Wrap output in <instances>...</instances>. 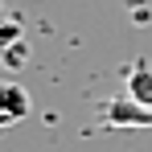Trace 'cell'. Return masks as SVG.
Wrapping results in <instances>:
<instances>
[{
  "label": "cell",
  "instance_id": "3",
  "mask_svg": "<svg viewBox=\"0 0 152 152\" xmlns=\"http://www.w3.org/2000/svg\"><path fill=\"white\" fill-rule=\"evenodd\" d=\"M127 99L152 107V66L148 62H136V66L127 70Z\"/></svg>",
  "mask_w": 152,
  "mask_h": 152
},
{
  "label": "cell",
  "instance_id": "5",
  "mask_svg": "<svg viewBox=\"0 0 152 152\" xmlns=\"http://www.w3.org/2000/svg\"><path fill=\"white\" fill-rule=\"evenodd\" d=\"M17 37H21V25H17V17H8V25H4V33H0V41H4V45H12Z\"/></svg>",
  "mask_w": 152,
  "mask_h": 152
},
{
  "label": "cell",
  "instance_id": "1",
  "mask_svg": "<svg viewBox=\"0 0 152 152\" xmlns=\"http://www.w3.org/2000/svg\"><path fill=\"white\" fill-rule=\"evenodd\" d=\"M29 95H25V86L21 82H12V78H4L0 82V124L4 127H12V124H21L29 115Z\"/></svg>",
  "mask_w": 152,
  "mask_h": 152
},
{
  "label": "cell",
  "instance_id": "2",
  "mask_svg": "<svg viewBox=\"0 0 152 152\" xmlns=\"http://www.w3.org/2000/svg\"><path fill=\"white\" fill-rule=\"evenodd\" d=\"M107 119L111 124H144V127H152V107H144L136 99H115V103H107Z\"/></svg>",
  "mask_w": 152,
  "mask_h": 152
},
{
  "label": "cell",
  "instance_id": "4",
  "mask_svg": "<svg viewBox=\"0 0 152 152\" xmlns=\"http://www.w3.org/2000/svg\"><path fill=\"white\" fill-rule=\"evenodd\" d=\"M4 66H8V70H21V66H25V45H21V41L4 45Z\"/></svg>",
  "mask_w": 152,
  "mask_h": 152
}]
</instances>
